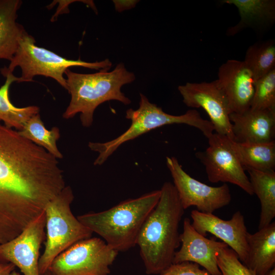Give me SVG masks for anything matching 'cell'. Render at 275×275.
<instances>
[{
    "mask_svg": "<svg viewBox=\"0 0 275 275\" xmlns=\"http://www.w3.org/2000/svg\"><path fill=\"white\" fill-rule=\"evenodd\" d=\"M65 186L57 158L0 124V244L21 233Z\"/></svg>",
    "mask_w": 275,
    "mask_h": 275,
    "instance_id": "6da1fadb",
    "label": "cell"
},
{
    "mask_svg": "<svg viewBox=\"0 0 275 275\" xmlns=\"http://www.w3.org/2000/svg\"><path fill=\"white\" fill-rule=\"evenodd\" d=\"M160 191L136 241L147 274H159L172 264L180 245L179 228L185 210L173 183L165 182Z\"/></svg>",
    "mask_w": 275,
    "mask_h": 275,
    "instance_id": "7a4b0ae2",
    "label": "cell"
},
{
    "mask_svg": "<svg viewBox=\"0 0 275 275\" xmlns=\"http://www.w3.org/2000/svg\"><path fill=\"white\" fill-rule=\"evenodd\" d=\"M160 195V189L153 190L124 200L107 210L87 213L77 218L112 249L118 253L126 252L136 245L141 229Z\"/></svg>",
    "mask_w": 275,
    "mask_h": 275,
    "instance_id": "3957f363",
    "label": "cell"
},
{
    "mask_svg": "<svg viewBox=\"0 0 275 275\" xmlns=\"http://www.w3.org/2000/svg\"><path fill=\"white\" fill-rule=\"evenodd\" d=\"M65 74L66 90L71 95L69 104L63 114L65 119L72 118L79 113L82 125L89 127L93 124L95 110L102 103L110 100H117L124 105L131 103L121 89L123 86L133 82L135 76L123 63L118 64L111 71L82 74L68 69Z\"/></svg>",
    "mask_w": 275,
    "mask_h": 275,
    "instance_id": "277c9868",
    "label": "cell"
},
{
    "mask_svg": "<svg viewBox=\"0 0 275 275\" xmlns=\"http://www.w3.org/2000/svg\"><path fill=\"white\" fill-rule=\"evenodd\" d=\"M139 107L129 108L125 118L131 121L130 127L116 138L105 142H89L90 149L98 153L94 166H101L122 144L159 127L185 124L200 130L208 139L214 131L210 121L204 119L196 109L188 110L184 114L176 116L164 112L161 107L151 103L147 97L140 94Z\"/></svg>",
    "mask_w": 275,
    "mask_h": 275,
    "instance_id": "5b68a950",
    "label": "cell"
},
{
    "mask_svg": "<svg viewBox=\"0 0 275 275\" xmlns=\"http://www.w3.org/2000/svg\"><path fill=\"white\" fill-rule=\"evenodd\" d=\"M35 39L26 31L20 38L18 47L8 67L1 69V73L5 77L17 67L21 69V74L17 82L33 81L36 75H43L56 80L62 87L67 89L65 71L71 67H82L92 69L108 71L112 62L106 59L100 62H87L80 59L69 60L54 52L38 46Z\"/></svg>",
    "mask_w": 275,
    "mask_h": 275,
    "instance_id": "8992f818",
    "label": "cell"
},
{
    "mask_svg": "<svg viewBox=\"0 0 275 275\" xmlns=\"http://www.w3.org/2000/svg\"><path fill=\"white\" fill-rule=\"evenodd\" d=\"M74 195L70 186H65L50 201L44 209L45 242L39 260V271L42 275L54 259L76 242L91 237L93 232L81 224L72 212Z\"/></svg>",
    "mask_w": 275,
    "mask_h": 275,
    "instance_id": "52a82bcc",
    "label": "cell"
},
{
    "mask_svg": "<svg viewBox=\"0 0 275 275\" xmlns=\"http://www.w3.org/2000/svg\"><path fill=\"white\" fill-rule=\"evenodd\" d=\"M118 253L102 239L90 237L60 253L48 270L52 275H108Z\"/></svg>",
    "mask_w": 275,
    "mask_h": 275,
    "instance_id": "ba28073f",
    "label": "cell"
},
{
    "mask_svg": "<svg viewBox=\"0 0 275 275\" xmlns=\"http://www.w3.org/2000/svg\"><path fill=\"white\" fill-rule=\"evenodd\" d=\"M208 147L196 155L204 164L208 180L212 183H230L254 195L249 178L233 147V140L213 133L208 138Z\"/></svg>",
    "mask_w": 275,
    "mask_h": 275,
    "instance_id": "9c48e42d",
    "label": "cell"
},
{
    "mask_svg": "<svg viewBox=\"0 0 275 275\" xmlns=\"http://www.w3.org/2000/svg\"><path fill=\"white\" fill-rule=\"evenodd\" d=\"M166 164L184 210L196 206L200 212L213 213L230 203L231 195L227 183L213 187L194 179L185 172L175 157L167 156Z\"/></svg>",
    "mask_w": 275,
    "mask_h": 275,
    "instance_id": "30bf717a",
    "label": "cell"
},
{
    "mask_svg": "<svg viewBox=\"0 0 275 275\" xmlns=\"http://www.w3.org/2000/svg\"><path fill=\"white\" fill-rule=\"evenodd\" d=\"M178 90L183 103L188 107L202 108L208 114L215 133L233 140L230 109L226 97L216 80L210 82H189Z\"/></svg>",
    "mask_w": 275,
    "mask_h": 275,
    "instance_id": "8fae6325",
    "label": "cell"
},
{
    "mask_svg": "<svg viewBox=\"0 0 275 275\" xmlns=\"http://www.w3.org/2000/svg\"><path fill=\"white\" fill-rule=\"evenodd\" d=\"M45 222L44 210L18 236L0 244V263H12L23 275H40L39 260L46 238Z\"/></svg>",
    "mask_w": 275,
    "mask_h": 275,
    "instance_id": "7c38bea8",
    "label": "cell"
},
{
    "mask_svg": "<svg viewBox=\"0 0 275 275\" xmlns=\"http://www.w3.org/2000/svg\"><path fill=\"white\" fill-rule=\"evenodd\" d=\"M191 225L200 234L206 236L209 233L221 239L237 255L244 264L248 255V232L244 217L238 211L231 219H223L213 213H203L197 210L191 211Z\"/></svg>",
    "mask_w": 275,
    "mask_h": 275,
    "instance_id": "4fadbf2b",
    "label": "cell"
},
{
    "mask_svg": "<svg viewBox=\"0 0 275 275\" xmlns=\"http://www.w3.org/2000/svg\"><path fill=\"white\" fill-rule=\"evenodd\" d=\"M216 80L227 99L231 114L242 113L250 108L255 81L243 61L230 59L222 64Z\"/></svg>",
    "mask_w": 275,
    "mask_h": 275,
    "instance_id": "5bb4252c",
    "label": "cell"
},
{
    "mask_svg": "<svg viewBox=\"0 0 275 275\" xmlns=\"http://www.w3.org/2000/svg\"><path fill=\"white\" fill-rule=\"evenodd\" d=\"M180 239L181 245L175 254L173 263L192 262L202 266L212 275H222L216 255L221 249L228 246L225 243L207 238L199 233L188 218L184 219Z\"/></svg>",
    "mask_w": 275,
    "mask_h": 275,
    "instance_id": "9a60e30c",
    "label": "cell"
},
{
    "mask_svg": "<svg viewBox=\"0 0 275 275\" xmlns=\"http://www.w3.org/2000/svg\"><path fill=\"white\" fill-rule=\"evenodd\" d=\"M236 142L259 143L274 140L275 110H254L251 108L229 116Z\"/></svg>",
    "mask_w": 275,
    "mask_h": 275,
    "instance_id": "2e32d148",
    "label": "cell"
},
{
    "mask_svg": "<svg viewBox=\"0 0 275 275\" xmlns=\"http://www.w3.org/2000/svg\"><path fill=\"white\" fill-rule=\"evenodd\" d=\"M222 3L235 6L240 16L238 23L227 30L228 36L235 35L247 28L264 31L274 22V0H224Z\"/></svg>",
    "mask_w": 275,
    "mask_h": 275,
    "instance_id": "e0dca14e",
    "label": "cell"
},
{
    "mask_svg": "<svg viewBox=\"0 0 275 275\" xmlns=\"http://www.w3.org/2000/svg\"><path fill=\"white\" fill-rule=\"evenodd\" d=\"M248 255L243 264L255 275H264L275 265V223L247 235Z\"/></svg>",
    "mask_w": 275,
    "mask_h": 275,
    "instance_id": "ac0fdd59",
    "label": "cell"
},
{
    "mask_svg": "<svg viewBox=\"0 0 275 275\" xmlns=\"http://www.w3.org/2000/svg\"><path fill=\"white\" fill-rule=\"evenodd\" d=\"M21 4L20 0H0V59H12L25 32L16 21Z\"/></svg>",
    "mask_w": 275,
    "mask_h": 275,
    "instance_id": "d6986e66",
    "label": "cell"
},
{
    "mask_svg": "<svg viewBox=\"0 0 275 275\" xmlns=\"http://www.w3.org/2000/svg\"><path fill=\"white\" fill-rule=\"evenodd\" d=\"M254 194L260 205L258 229L268 226L275 217V172L248 170Z\"/></svg>",
    "mask_w": 275,
    "mask_h": 275,
    "instance_id": "ffe728a7",
    "label": "cell"
},
{
    "mask_svg": "<svg viewBox=\"0 0 275 275\" xmlns=\"http://www.w3.org/2000/svg\"><path fill=\"white\" fill-rule=\"evenodd\" d=\"M232 145L245 171H274V140L259 143H238L233 140Z\"/></svg>",
    "mask_w": 275,
    "mask_h": 275,
    "instance_id": "44dd1931",
    "label": "cell"
},
{
    "mask_svg": "<svg viewBox=\"0 0 275 275\" xmlns=\"http://www.w3.org/2000/svg\"><path fill=\"white\" fill-rule=\"evenodd\" d=\"M5 77V83L0 87V120L6 127L19 131L32 116L39 113L40 108L35 105L23 107L14 106L9 99V92L10 86L17 82L18 77L10 73Z\"/></svg>",
    "mask_w": 275,
    "mask_h": 275,
    "instance_id": "7402d4cb",
    "label": "cell"
},
{
    "mask_svg": "<svg viewBox=\"0 0 275 275\" xmlns=\"http://www.w3.org/2000/svg\"><path fill=\"white\" fill-rule=\"evenodd\" d=\"M18 132L21 135L42 147L56 158H63L57 146V142L60 138L59 128L56 126L50 130L46 128L39 113L32 116Z\"/></svg>",
    "mask_w": 275,
    "mask_h": 275,
    "instance_id": "603a6c76",
    "label": "cell"
},
{
    "mask_svg": "<svg viewBox=\"0 0 275 275\" xmlns=\"http://www.w3.org/2000/svg\"><path fill=\"white\" fill-rule=\"evenodd\" d=\"M243 62L255 81L275 69V41L268 39L257 42L247 49Z\"/></svg>",
    "mask_w": 275,
    "mask_h": 275,
    "instance_id": "cb8c5ba5",
    "label": "cell"
},
{
    "mask_svg": "<svg viewBox=\"0 0 275 275\" xmlns=\"http://www.w3.org/2000/svg\"><path fill=\"white\" fill-rule=\"evenodd\" d=\"M250 108L275 110V69L255 81Z\"/></svg>",
    "mask_w": 275,
    "mask_h": 275,
    "instance_id": "d4e9b609",
    "label": "cell"
},
{
    "mask_svg": "<svg viewBox=\"0 0 275 275\" xmlns=\"http://www.w3.org/2000/svg\"><path fill=\"white\" fill-rule=\"evenodd\" d=\"M216 259L222 275H255L229 246L223 248L217 253Z\"/></svg>",
    "mask_w": 275,
    "mask_h": 275,
    "instance_id": "484cf974",
    "label": "cell"
},
{
    "mask_svg": "<svg viewBox=\"0 0 275 275\" xmlns=\"http://www.w3.org/2000/svg\"><path fill=\"white\" fill-rule=\"evenodd\" d=\"M158 275H212L197 263L184 261L173 263Z\"/></svg>",
    "mask_w": 275,
    "mask_h": 275,
    "instance_id": "4316f807",
    "label": "cell"
},
{
    "mask_svg": "<svg viewBox=\"0 0 275 275\" xmlns=\"http://www.w3.org/2000/svg\"><path fill=\"white\" fill-rule=\"evenodd\" d=\"M137 1H113L116 11L122 12L134 7Z\"/></svg>",
    "mask_w": 275,
    "mask_h": 275,
    "instance_id": "83f0119b",
    "label": "cell"
},
{
    "mask_svg": "<svg viewBox=\"0 0 275 275\" xmlns=\"http://www.w3.org/2000/svg\"><path fill=\"white\" fill-rule=\"evenodd\" d=\"M15 266L12 263H0V275H9L15 270Z\"/></svg>",
    "mask_w": 275,
    "mask_h": 275,
    "instance_id": "f1b7e54d",
    "label": "cell"
},
{
    "mask_svg": "<svg viewBox=\"0 0 275 275\" xmlns=\"http://www.w3.org/2000/svg\"><path fill=\"white\" fill-rule=\"evenodd\" d=\"M264 275H275V267H273L268 272H267Z\"/></svg>",
    "mask_w": 275,
    "mask_h": 275,
    "instance_id": "f546056e",
    "label": "cell"
},
{
    "mask_svg": "<svg viewBox=\"0 0 275 275\" xmlns=\"http://www.w3.org/2000/svg\"><path fill=\"white\" fill-rule=\"evenodd\" d=\"M9 275H20V273L17 271L14 270Z\"/></svg>",
    "mask_w": 275,
    "mask_h": 275,
    "instance_id": "4dcf8cb0",
    "label": "cell"
},
{
    "mask_svg": "<svg viewBox=\"0 0 275 275\" xmlns=\"http://www.w3.org/2000/svg\"><path fill=\"white\" fill-rule=\"evenodd\" d=\"M42 275H52V274H51V273L49 270H47L46 272H45Z\"/></svg>",
    "mask_w": 275,
    "mask_h": 275,
    "instance_id": "1f68e13d",
    "label": "cell"
}]
</instances>
